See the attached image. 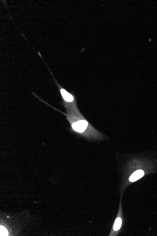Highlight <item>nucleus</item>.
I'll return each mask as SVG.
<instances>
[{"label":"nucleus","instance_id":"f03ea898","mask_svg":"<svg viewBox=\"0 0 157 236\" xmlns=\"http://www.w3.org/2000/svg\"><path fill=\"white\" fill-rule=\"evenodd\" d=\"M144 175V172L143 170H139L136 171L131 175V176L130 177L129 181L131 182L136 181L139 179L142 178Z\"/></svg>","mask_w":157,"mask_h":236},{"label":"nucleus","instance_id":"7ed1b4c3","mask_svg":"<svg viewBox=\"0 0 157 236\" xmlns=\"http://www.w3.org/2000/svg\"><path fill=\"white\" fill-rule=\"evenodd\" d=\"M60 92H61L62 97L64 99L66 102H73V100H74V98L73 96L71 95V94L68 93V92L66 91L64 89H61L60 90Z\"/></svg>","mask_w":157,"mask_h":236},{"label":"nucleus","instance_id":"39448f33","mask_svg":"<svg viewBox=\"0 0 157 236\" xmlns=\"http://www.w3.org/2000/svg\"><path fill=\"white\" fill-rule=\"evenodd\" d=\"M1 236H8V233L7 230L5 229L4 227L1 226V233H0Z\"/></svg>","mask_w":157,"mask_h":236},{"label":"nucleus","instance_id":"f257e3e1","mask_svg":"<svg viewBox=\"0 0 157 236\" xmlns=\"http://www.w3.org/2000/svg\"><path fill=\"white\" fill-rule=\"evenodd\" d=\"M88 123L85 120H80L75 122L72 124V127L75 131L79 132H83L86 130Z\"/></svg>","mask_w":157,"mask_h":236},{"label":"nucleus","instance_id":"20e7f679","mask_svg":"<svg viewBox=\"0 0 157 236\" xmlns=\"http://www.w3.org/2000/svg\"><path fill=\"white\" fill-rule=\"evenodd\" d=\"M122 220L120 218L118 217L116 219L113 226V229L115 231H117L120 229L122 225Z\"/></svg>","mask_w":157,"mask_h":236}]
</instances>
